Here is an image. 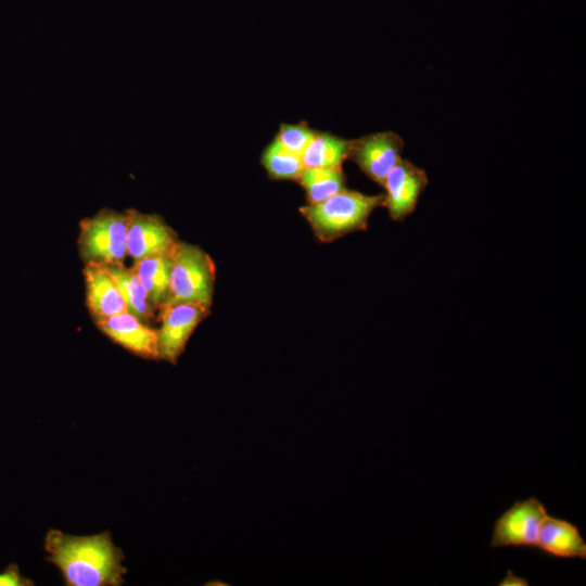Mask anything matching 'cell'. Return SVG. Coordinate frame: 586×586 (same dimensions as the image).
<instances>
[{
  "label": "cell",
  "instance_id": "obj_16",
  "mask_svg": "<svg viewBox=\"0 0 586 586\" xmlns=\"http://www.w3.org/2000/svg\"><path fill=\"white\" fill-rule=\"evenodd\" d=\"M309 204L321 202L344 189L342 169L304 168L300 178Z\"/></svg>",
  "mask_w": 586,
  "mask_h": 586
},
{
  "label": "cell",
  "instance_id": "obj_9",
  "mask_svg": "<svg viewBox=\"0 0 586 586\" xmlns=\"http://www.w3.org/2000/svg\"><path fill=\"white\" fill-rule=\"evenodd\" d=\"M95 324L102 333L133 355L160 359L157 329L149 327L129 311L95 320Z\"/></svg>",
  "mask_w": 586,
  "mask_h": 586
},
{
  "label": "cell",
  "instance_id": "obj_1",
  "mask_svg": "<svg viewBox=\"0 0 586 586\" xmlns=\"http://www.w3.org/2000/svg\"><path fill=\"white\" fill-rule=\"evenodd\" d=\"M44 550L67 586H119L125 582L124 553L107 531L77 536L52 528L46 534Z\"/></svg>",
  "mask_w": 586,
  "mask_h": 586
},
{
  "label": "cell",
  "instance_id": "obj_6",
  "mask_svg": "<svg viewBox=\"0 0 586 586\" xmlns=\"http://www.w3.org/2000/svg\"><path fill=\"white\" fill-rule=\"evenodd\" d=\"M209 305L201 303H176L161 310V327L157 329L160 359L175 365L182 354L189 337L208 314Z\"/></svg>",
  "mask_w": 586,
  "mask_h": 586
},
{
  "label": "cell",
  "instance_id": "obj_15",
  "mask_svg": "<svg viewBox=\"0 0 586 586\" xmlns=\"http://www.w3.org/2000/svg\"><path fill=\"white\" fill-rule=\"evenodd\" d=\"M104 266L114 278L126 303L127 311L142 321L153 317L155 309L150 304L146 292L132 267L126 268L124 264Z\"/></svg>",
  "mask_w": 586,
  "mask_h": 586
},
{
  "label": "cell",
  "instance_id": "obj_14",
  "mask_svg": "<svg viewBox=\"0 0 586 586\" xmlns=\"http://www.w3.org/2000/svg\"><path fill=\"white\" fill-rule=\"evenodd\" d=\"M352 140L327 132H316L304 150L301 160L304 168L341 169L349 156Z\"/></svg>",
  "mask_w": 586,
  "mask_h": 586
},
{
  "label": "cell",
  "instance_id": "obj_8",
  "mask_svg": "<svg viewBox=\"0 0 586 586\" xmlns=\"http://www.w3.org/2000/svg\"><path fill=\"white\" fill-rule=\"evenodd\" d=\"M402 138L392 131L378 132L352 140L349 156L373 181L383 184L391 169L399 162Z\"/></svg>",
  "mask_w": 586,
  "mask_h": 586
},
{
  "label": "cell",
  "instance_id": "obj_13",
  "mask_svg": "<svg viewBox=\"0 0 586 586\" xmlns=\"http://www.w3.org/2000/svg\"><path fill=\"white\" fill-rule=\"evenodd\" d=\"M170 253L146 256L132 266L154 309H161L168 296Z\"/></svg>",
  "mask_w": 586,
  "mask_h": 586
},
{
  "label": "cell",
  "instance_id": "obj_18",
  "mask_svg": "<svg viewBox=\"0 0 586 586\" xmlns=\"http://www.w3.org/2000/svg\"><path fill=\"white\" fill-rule=\"evenodd\" d=\"M315 135L316 131L309 128L305 123L297 125L284 124L281 125L275 139H277L285 149L301 156Z\"/></svg>",
  "mask_w": 586,
  "mask_h": 586
},
{
  "label": "cell",
  "instance_id": "obj_10",
  "mask_svg": "<svg viewBox=\"0 0 586 586\" xmlns=\"http://www.w3.org/2000/svg\"><path fill=\"white\" fill-rule=\"evenodd\" d=\"M426 184L425 171L400 158L382 184L386 191L384 205L390 216L394 220H402L410 215Z\"/></svg>",
  "mask_w": 586,
  "mask_h": 586
},
{
  "label": "cell",
  "instance_id": "obj_20",
  "mask_svg": "<svg viewBox=\"0 0 586 586\" xmlns=\"http://www.w3.org/2000/svg\"><path fill=\"white\" fill-rule=\"evenodd\" d=\"M498 585L526 586L528 585V582L527 579L517 576L514 573L508 571L507 576L500 583H498Z\"/></svg>",
  "mask_w": 586,
  "mask_h": 586
},
{
  "label": "cell",
  "instance_id": "obj_7",
  "mask_svg": "<svg viewBox=\"0 0 586 586\" xmlns=\"http://www.w3.org/2000/svg\"><path fill=\"white\" fill-rule=\"evenodd\" d=\"M129 222L126 249L133 262L151 255L168 254L178 242L175 231L156 214L127 211Z\"/></svg>",
  "mask_w": 586,
  "mask_h": 586
},
{
  "label": "cell",
  "instance_id": "obj_2",
  "mask_svg": "<svg viewBox=\"0 0 586 586\" xmlns=\"http://www.w3.org/2000/svg\"><path fill=\"white\" fill-rule=\"evenodd\" d=\"M384 202V194L366 195L343 189L321 202L302 207L301 213L316 235L323 242H330L365 229L369 215Z\"/></svg>",
  "mask_w": 586,
  "mask_h": 586
},
{
  "label": "cell",
  "instance_id": "obj_12",
  "mask_svg": "<svg viewBox=\"0 0 586 586\" xmlns=\"http://www.w3.org/2000/svg\"><path fill=\"white\" fill-rule=\"evenodd\" d=\"M535 549L556 559H586V542L578 526L550 514L542 522Z\"/></svg>",
  "mask_w": 586,
  "mask_h": 586
},
{
  "label": "cell",
  "instance_id": "obj_3",
  "mask_svg": "<svg viewBox=\"0 0 586 586\" xmlns=\"http://www.w3.org/2000/svg\"><path fill=\"white\" fill-rule=\"evenodd\" d=\"M215 265L200 247L178 241L170 253L169 290L163 307L183 302L209 305Z\"/></svg>",
  "mask_w": 586,
  "mask_h": 586
},
{
  "label": "cell",
  "instance_id": "obj_11",
  "mask_svg": "<svg viewBox=\"0 0 586 586\" xmlns=\"http://www.w3.org/2000/svg\"><path fill=\"white\" fill-rule=\"evenodd\" d=\"M84 278L86 303L94 320L127 310L124 297L104 265L86 263Z\"/></svg>",
  "mask_w": 586,
  "mask_h": 586
},
{
  "label": "cell",
  "instance_id": "obj_4",
  "mask_svg": "<svg viewBox=\"0 0 586 586\" xmlns=\"http://www.w3.org/2000/svg\"><path fill=\"white\" fill-rule=\"evenodd\" d=\"M128 214L104 208L79 224L78 246L86 263L123 265L127 256Z\"/></svg>",
  "mask_w": 586,
  "mask_h": 586
},
{
  "label": "cell",
  "instance_id": "obj_17",
  "mask_svg": "<svg viewBox=\"0 0 586 586\" xmlns=\"http://www.w3.org/2000/svg\"><path fill=\"white\" fill-rule=\"evenodd\" d=\"M262 163L272 179H298L304 166L301 156L285 149L275 139L264 151Z\"/></svg>",
  "mask_w": 586,
  "mask_h": 586
},
{
  "label": "cell",
  "instance_id": "obj_19",
  "mask_svg": "<svg viewBox=\"0 0 586 586\" xmlns=\"http://www.w3.org/2000/svg\"><path fill=\"white\" fill-rule=\"evenodd\" d=\"M33 581L25 577L16 563H10L0 572V586H30Z\"/></svg>",
  "mask_w": 586,
  "mask_h": 586
},
{
  "label": "cell",
  "instance_id": "obj_5",
  "mask_svg": "<svg viewBox=\"0 0 586 586\" xmlns=\"http://www.w3.org/2000/svg\"><path fill=\"white\" fill-rule=\"evenodd\" d=\"M548 514L537 497L517 500L495 521L489 542L491 548H536L542 522Z\"/></svg>",
  "mask_w": 586,
  "mask_h": 586
}]
</instances>
